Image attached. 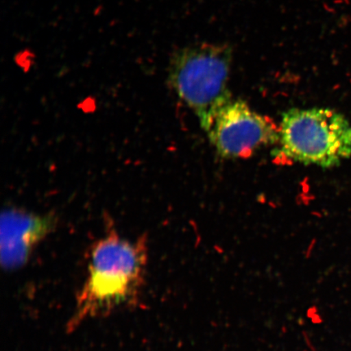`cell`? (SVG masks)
I'll use <instances>...</instances> for the list:
<instances>
[{
  "instance_id": "5b68a950",
  "label": "cell",
  "mask_w": 351,
  "mask_h": 351,
  "mask_svg": "<svg viewBox=\"0 0 351 351\" xmlns=\"http://www.w3.org/2000/svg\"><path fill=\"white\" fill-rule=\"evenodd\" d=\"M55 215H38L19 208H7L1 214V263L15 270L29 260L39 241L56 227Z\"/></svg>"
},
{
  "instance_id": "277c9868",
  "label": "cell",
  "mask_w": 351,
  "mask_h": 351,
  "mask_svg": "<svg viewBox=\"0 0 351 351\" xmlns=\"http://www.w3.org/2000/svg\"><path fill=\"white\" fill-rule=\"evenodd\" d=\"M217 152L226 159H247L263 147L279 143V130L240 99L219 110L207 130Z\"/></svg>"
},
{
  "instance_id": "7a4b0ae2",
  "label": "cell",
  "mask_w": 351,
  "mask_h": 351,
  "mask_svg": "<svg viewBox=\"0 0 351 351\" xmlns=\"http://www.w3.org/2000/svg\"><path fill=\"white\" fill-rule=\"evenodd\" d=\"M231 62L229 47L210 43L182 48L171 58L169 85L194 111L205 132L232 99L228 85Z\"/></svg>"
},
{
  "instance_id": "6da1fadb",
  "label": "cell",
  "mask_w": 351,
  "mask_h": 351,
  "mask_svg": "<svg viewBox=\"0 0 351 351\" xmlns=\"http://www.w3.org/2000/svg\"><path fill=\"white\" fill-rule=\"evenodd\" d=\"M146 265L144 239L130 241L112 232L96 243L91 251L89 275L79 293L69 326L134 304Z\"/></svg>"
},
{
  "instance_id": "3957f363",
  "label": "cell",
  "mask_w": 351,
  "mask_h": 351,
  "mask_svg": "<svg viewBox=\"0 0 351 351\" xmlns=\"http://www.w3.org/2000/svg\"><path fill=\"white\" fill-rule=\"evenodd\" d=\"M279 133L274 153L297 163L331 169L351 160V125L336 110L289 109L283 114Z\"/></svg>"
}]
</instances>
